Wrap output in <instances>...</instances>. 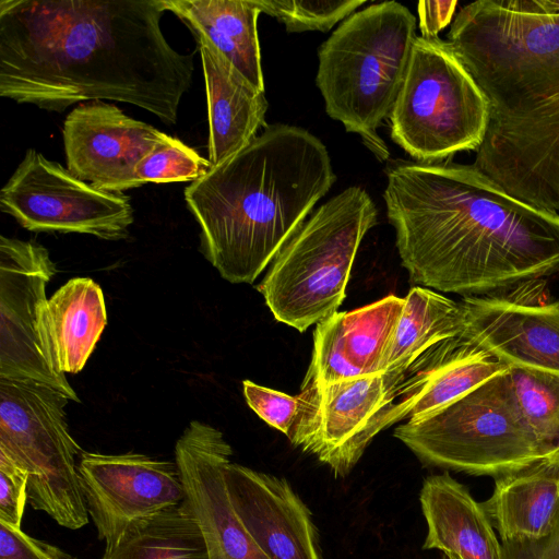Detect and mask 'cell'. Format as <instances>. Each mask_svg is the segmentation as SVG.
I'll use <instances>...</instances> for the list:
<instances>
[{"mask_svg": "<svg viewBox=\"0 0 559 559\" xmlns=\"http://www.w3.org/2000/svg\"><path fill=\"white\" fill-rule=\"evenodd\" d=\"M457 1H420L417 7L421 37H438L452 21Z\"/></svg>", "mask_w": 559, "mask_h": 559, "instance_id": "836d02e7", "label": "cell"}, {"mask_svg": "<svg viewBox=\"0 0 559 559\" xmlns=\"http://www.w3.org/2000/svg\"><path fill=\"white\" fill-rule=\"evenodd\" d=\"M66 551L0 521V559H62Z\"/></svg>", "mask_w": 559, "mask_h": 559, "instance_id": "1f68e13d", "label": "cell"}, {"mask_svg": "<svg viewBox=\"0 0 559 559\" xmlns=\"http://www.w3.org/2000/svg\"><path fill=\"white\" fill-rule=\"evenodd\" d=\"M404 302L390 295L355 310L336 311L318 323L301 389L380 373Z\"/></svg>", "mask_w": 559, "mask_h": 559, "instance_id": "ac0fdd59", "label": "cell"}, {"mask_svg": "<svg viewBox=\"0 0 559 559\" xmlns=\"http://www.w3.org/2000/svg\"><path fill=\"white\" fill-rule=\"evenodd\" d=\"M386 216L411 281L444 293H504L559 273V214L507 194L472 165L397 162Z\"/></svg>", "mask_w": 559, "mask_h": 559, "instance_id": "7a4b0ae2", "label": "cell"}, {"mask_svg": "<svg viewBox=\"0 0 559 559\" xmlns=\"http://www.w3.org/2000/svg\"><path fill=\"white\" fill-rule=\"evenodd\" d=\"M389 119L393 142L417 163H440L477 151L489 105L448 40L417 36Z\"/></svg>", "mask_w": 559, "mask_h": 559, "instance_id": "ba28073f", "label": "cell"}, {"mask_svg": "<svg viewBox=\"0 0 559 559\" xmlns=\"http://www.w3.org/2000/svg\"><path fill=\"white\" fill-rule=\"evenodd\" d=\"M301 409L288 437L295 447L346 476L372 439L388 428L394 395L381 373L301 389Z\"/></svg>", "mask_w": 559, "mask_h": 559, "instance_id": "7c38bea8", "label": "cell"}, {"mask_svg": "<svg viewBox=\"0 0 559 559\" xmlns=\"http://www.w3.org/2000/svg\"><path fill=\"white\" fill-rule=\"evenodd\" d=\"M55 272L41 245L0 237V379L44 383L80 402L50 341L46 287Z\"/></svg>", "mask_w": 559, "mask_h": 559, "instance_id": "30bf717a", "label": "cell"}, {"mask_svg": "<svg viewBox=\"0 0 559 559\" xmlns=\"http://www.w3.org/2000/svg\"><path fill=\"white\" fill-rule=\"evenodd\" d=\"M48 322L58 369L80 372L107 324L99 285L88 277L68 281L48 299Z\"/></svg>", "mask_w": 559, "mask_h": 559, "instance_id": "d4e9b609", "label": "cell"}, {"mask_svg": "<svg viewBox=\"0 0 559 559\" xmlns=\"http://www.w3.org/2000/svg\"><path fill=\"white\" fill-rule=\"evenodd\" d=\"M164 134L114 104L81 103L63 121L67 168L99 190L122 192L141 187L135 167Z\"/></svg>", "mask_w": 559, "mask_h": 559, "instance_id": "9a60e30c", "label": "cell"}, {"mask_svg": "<svg viewBox=\"0 0 559 559\" xmlns=\"http://www.w3.org/2000/svg\"><path fill=\"white\" fill-rule=\"evenodd\" d=\"M62 559H79V558H76V557H74V556H72V555L67 552L66 556Z\"/></svg>", "mask_w": 559, "mask_h": 559, "instance_id": "d590c367", "label": "cell"}, {"mask_svg": "<svg viewBox=\"0 0 559 559\" xmlns=\"http://www.w3.org/2000/svg\"><path fill=\"white\" fill-rule=\"evenodd\" d=\"M509 372L544 462L559 467V373L518 368Z\"/></svg>", "mask_w": 559, "mask_h": 559, "instance_id": "4316f807", "label": "cell"}, {"mask_svg": "<svg viewBox=\"0 0 559 559\" xmlns=\"http://www.w3.org/2000/svg\"><path fill=\"white\" fill-rule=\"evenodd\" d=\"M189 28L210 40L257 88L264 91L255 0H162Z\"/></svg>", "mask_w": 559, "mask_h": 559, "instance_id": "603a6c76", "label": "cell"}, {"mask_svg": "<svg viewBox=\"0 0 559 559\" xmlns=\"http://www.w3.org/2000/svg\"><path fill=\"white\" fill-rule=\"evenodd\" d=\"M231 454L218 429L191 421L175 445L183 502L201 528L207 559H270L249 535L229 500L225 469Z\"/></svg>", "mask_w": 559, "mask_h": 559, "instance_id": "5bb4252c", "label": "cell"}, {"mask_svg": "<svg viewBox=\"0 0 559 559\" xmlns=\"http://www.w3.org/2000/svg\"><path fill=\"white\" fill-rule=\"evenodd\" d=\"M243 395L249 407L266 424L287 436L292 435L301 409L300 395L292 396L270 388L242 382Z\"/></svg>", "mask_w": 559, "mask_h": 559, "instance_id": "f546056e", "label": "cell"}, {"mask_svg": "<svg viewBox=\"0 0 559 559\" xmlns=\"http://www.w3.org/2000/svg\"><path fill=\"white\" fill-rule=\"evenodd\" d=\"M103 559H207L201 528L185 502L133 523Z\"/></svg>", "mask_w": 559, "mask_h": 559, "instance_id": "484cf974", "label": "cell"}, {"mask_svg": "<svg viewBox=\"0 0 559 559\" xmlns=\"http://www.w3.org/2000/svg\"><path fill=\"white\" fill-rule=\"evenodd\" d=\"M162 0H1L0 96L62 112L115 100L174 126L194 53L170 46Z\"/></svg>", "mask_w": 559, "mask_h": 559, "instance_id": "6da1fadb", "label": "cell"}, {"mask_svg": "<svg viewBox=\"0 0 559 559\" xmlns=\"http://www.w3.org/2000/svg\"><path fill=\"white\" fill-rule=\"evenodd\" d=\"M335 180L322 141L278 123L187 186L185 201L205 258L226 281L252 284Z\"/></svg>", "mask_w": 559, "mask_h": 559, "instance_id": "277c9868", "label": "cell"}, {"mask_svg": "<svg viewBox=\"0 0 559 559\" xmlns=\"http://www.w3.org/2000/svg\"><path fill=\"white\" fill-rule=\"evenodd\" d=\"M0 210L31 231L86 234L120 240L133 223L130 197L99 190L34 148L0 191Z\"/></svg>", "mask_w": 559, "mask_h": 559, "instance_id": "8fae6325", "label": "cell"}, {"mask_svg": "<svg viewBox=\"0 0 559 559\" xmlns=\"http://www.w3.org/2000/svg\"><path fill=\"white\" fill-rule=\"evenodd\" d=\"M508 369L463 332L443 340L406 370L386 425L425 417Z\"/></svg>", "mask_w": 559, "mask_h": 559, "instance_id": "d6986e66", "label": "cell"}, {"mask_svg": "<svg viewBox=\"0 0 559 559\" xmlns=\"http://www.w3.org/2000/svg\"><path fill=\"white\" fill-rule=\"evenodd\" d=\"M419 501L427 523L424 549L457 559H504L502 544L481 502L448 472L424 479Z\"/></svg>", "mask_w": 559, "mask_h": 559, "instance_id": "44dd1931", "label": "cell"}, {"mask_svg": "<svg viewBox=\"0 0 559 559\" xmlns=\"http://www.w3.org/2000/svg\"><path fill=\"white\" fill-rule=\"evenodd\" d=\"M69 397L28 380L0 379V452L28 475V502L60 526L88 522L79 464L80 445L70 433Z\"/></svg>", "mask_w": 559, "mask_h": 559, "instance_id": "9c48e42d", "label": "cell"}, {"mask_svg": "<svg viewBox=\"0 0 559 559\" xmlns=\"http://www.w3.org/2000/svg\"><path fill=\"white\" fill-rule=\"evenodd\" d=\"M404 301L380 370L393 395L406 370L420 355L435 344L461 334L465 326L461 300L454 301L430 288L414 286Z\"/></svg>", "mask_w": 559, "mask_h": 559, "instance_id": "cb8c5ba5", "label": "cell"}, {"mask_svg": "<svg viewBox=\"0 0 559 559\" xmlns=\"http://www.w3.org/2000/svg\"><path fill=\"white\" fill-rule=\"evenodd\" d=\"M79 474L88 515L106 547L115 545L133 523L185 500L176 462L145 454L82 452Z\"/></svg>", "mask_w": 559, "mask_h": 559, "instance_id": "4fadbf2b", "label": "cell"}, {"mask_svg": "<svg viewBox=\"0 0 559 559\" xmlns=\"http://www.w3.org/2000/svg\"><path fill=\"white\" fill-rule=\"evenodd\" d=\"M225 484L238 519L270 559H322L311 511L285 478L230 462Z\"/></svg>", "mask_w": 559, "mask_h": 559, "instance_id": "e0dca14e", "label": "cell"}, {"mask_svg": "<svg viewBox=\"0 0 559 559\" xmlns=\"http://www.w3.org/2000/svg\"><path fill=\"white\" fill-rule=\"evenodd\" d=\"M259 10L274 16L287 32H328L337 22L352 15L365 0L343 1H258Z\"/></svg>", "mask_w": 559, "mask_h": 559, "instance_id": "f1b7e54d", "label": "cell"}, {"mask_svg": "<svg viewBox=\"0 0 559 559\" xmlns=\"http://www.w3.org/2000/svg\"><path fill=\"white\" fill-rule=\"evenodd\" d=\"M201 57L209 121L207 159L216 166L265 128L267 100L205 37L192 34Z\"/></svg>", "mask_w": 559, "mask_h": 559, "instance_id": "ffe728a7", "label": "cell"}, {"mask_svg": "<svg viewBox=\"0 0 559 559\" xmlns=\"http://www.w3.org/2000/svg\"><path fill=\"white\" fill-rule=\"evenodd\" d=\"M416 38L409 9L384 1L345 19L318 51L316 83L326 114L380 162L390 152L377 130L399 96Z\"/></svg>", "mask_w": 559, "mask_h": 559, "instance_id": "5b68a950", "label": "cell"}, {"mask_svg": "<svg viewBox=\"0 0 559 559\" xmlns=\"http://www.w3.org/2000/svg\"><path fill=\"white\" fill-rule=\"evenodd\" d=\"M425 465L495 478L544 462L509 369L394 430Z\"/></svg>", "mask_w": 559, "mask_h": 559, "instance_id": "52a82bcc", "label": "cell"}, {"mask_svg": "<svg viewBox=\"0 0 559 559\" xmlns=\"http://www.w3.org/2000/svg\"><path fill=\"white\" fill-rule=\"evenodd\" d=\"M504 559H559V514L551 531L536 539L501 542Z\"/></svg>", "mask_w": 559, "mask_h": 559, "instance_id": "d6a6232c", "label": "cell"}, {"mask_svg": "<svg viewBox=\"0 0 559 559\" xmlns=\"http://www.w3.org/2000/svg\"><path fill=\"white\" fill-rule=\"evenodd\" d=\"M448 41L489 120L472 166L512 198L559 214V0H478Z\"/></svg>", "mask_w": 559, "mask_h": 559, "instance_id": "3957f363", "label": "cell"}, {"mask_svg": "<svg viewBox=\"0 0 559 559\" xmlns=\"http://www.w3.org/2000/svg\"><path fill=\"white\" fill-rule=\"evenodd\" d=\"M481 506L501 542L544 537L559 514V467L539 462L499 476Z\"/></svg>", "mask_w": 559, "mask_h": 559, "instance_id": "7402d4cb", "label": "cell"}, {"mask_svg": "<svg viewBox=\"0 0 559 559\" xmlns=\"http://www.w3.org/2000/svg\"><path fill=\"white\" fill-rule=\"evenodd\" d=\"M28 475L7 454L0 452V521L21 527L28 501Z\"/></svg>", "mask_w": 559, "mask_h": 559, "instance_id": "4dcf8cb0", "label": "cell"}, {"mask_svg": "<svg viewBox=\"0 0 559 559\" xmlns=\"http://www.w3.org/2000/svg\"><path fill=\"white\" fill-rule=\"evenodd\" d=\"M376 223L374 202L357 186L312 213L257 286L274 318L304 332L335 313L360 242Z\"/></svg>", "mask_w": 559, "mask_h": 559, "instance_id": "8992f818", "label": "cell"}, {"mask_svg": "<svg viewBox=\"0 0 559 559\" xmlns=\"http://www.w3.org/2000/svg\"><path fill=\"white\" fill-rule=\"evenodd\" d=\"M211 162L167 133L138 164L135 175L145 183L193 182L211 168Z\"/></svg>", "mask_w": 559, "mask_h": 559, "instance_id": "83f0119b", "label": "cell"}, {"mask_svg": "<svg viewBox=\"0 0 559 559\" xmlns=\"http://www.w3.org/2000/svg\"><path fill=\"white\" fill-rule=\"evenodd\" d=\"M465 326L508 368L559 373V300L544 302L497 293L463 297Z\"/></svg>", "mask_w": 559, "mask_h": 559, "instance_id": "2e32d148", "label": "cell"}, {"mask_svg": "<svg viewBox=\"0 0 559 559\" xmlns=\"http://www.w3.org/2000/svg\"><path fill=\"white\" fill-rule=\"evenodd\" d=\"M442 559H456V558L452 555L443 554Z\"/></svg>", "mask_w": 559, "mask_h": 559, "instance_id": "e575fe53", "label": "cell"}]
</instances>
